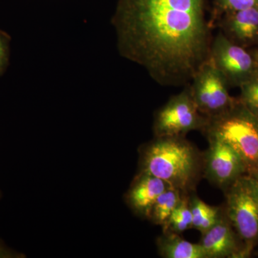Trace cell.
Wrapping results in <instances>:
<instances>
[{
	"label": "cell",
	"mask_w": 258,
	"mask_h": 258,
	"mask_svg": "<svg viewBox=\"0 0 258 258\" xmlns=\"http://www.w3.org/2000/svg\"><path fill=\"white\" fill-rule=\"evenodd\" d=\"M203 132L229 144L242 158L247 174L258 171V117L238 100L221 114L208 118Z\"/></svg>",
	"instance_id": "obj_3"
},
{
	"label": "cell",
	"mask_w": 258,
	"mask_h": 258,
	"mask_svg": "<svg viewBox=\"0 0 258 258\" xmlns=\"http://www.w3.org/2000/svg\"><path fill=\"white\" fill-rule=\"evenodd\" d=\"M0 254H1V255H3V254H2V253H0Z\"/></svg>",
	"instance_id": "obj_21"
},
{
	"label": "cell",
	"mask_w": 258,
	"mask_h": 258,
	"mask_svg": "<svg viewBox=\"0 0 258 258\" xmlns=\"http://www.w3.org/2000/svg\"><path fill=\"white\" fill-rule=\"evenodd\" d=\"M183 195H184L179 190L169 186L157 198L149 220L164 228L173 211L181 201Z\"/></svg>",
	"instance_id": "obj_13"
},
{
	"label": "cell",
	"mask_w": 258,
	"mask_h": 258,
	"mask_svg": "<svg viewBox=\"0 0 258 258\" xmlns=\"http://www.w3.org/2000/svg\"><path fill=\"white\" fill-rule=\"evenodd\" d=\"M253 52L254 57H255V60H256V62H257V68H258V50L254 51V52Z\"/></svg>",
	"instance_id": "obj_20"
},
{
	"label": "cell",
	"mask_w": 258,
	"mask_h": 258,
	"mask_svg": "<svg viewBox=\"0 0 258 258\" xmlns=\"http://www.w3.org/2000/svg\"><path fill=\"white\" fill-rule=\"evenodd\" d=\"M189 195H183L181 201L173 211L163 232H172L181 234L192 228V216L189 205Z\"/></svg>",
	"instance_id": "obj_15"
},
{
	"label": "cell",
	"mask_w": 258,
	"mask_h": 258,
	"mask_svg": "<svg viewBox=\"0 0 258 258\" xmlns=\"http://www.w3.org/2000/svg\"><path fill=\"white\" fill-rule=\"evenodd\" d=\"M202 234L200 244L207 258L245 257L242 244L223 209L217 223Z\"/></svg>",
	"instance_id": "obj_9"
},
{
	"label": "cell",
	"mask_w": 258,
	"mask_h": 258,
	"mask_svg": "<svg viewBox=\"0 0 258 258\" xmlns=\"http://www.w3.org/2000/svg\"><path fill=\"white\" fill-rule=\"evenodd\" d=\"M209 57L230 87H240L258 71L253 52L232 42L221 31L212 39Z\"/></svg>",
	"instance_id": "obj_7"
},
{
	"label": "cell",
	"mask_w": 258,
	"mask_h": 258,
	"mask_svg": "<svg viewBox=\"0 0 258 258\" xmlns=\"http://www.w3.org/2000/svg\"><path fill=\"white\" fill-rule=\"evenodd\" d=\"M238 101L251 113L258 117V71L250 79L242 83Z\"/></svg>",
	"instance_id": "obj_17"
},
{
	"label": "cell",
	"mask_w": 258,
	"mask_h": 258,
	"mask_svg": "<svg viewBox=\"0 0 258 258\" xmlns=\"http://www.w3.org/2000/svg\"><path fill=\"white\" fill-rule=\"evenodd\" d=\"M209 147L203 153V176L217 187L225 190L241 176L247 174L238 154L220 139L207 137Z\"/></svg>",
	"instance_id": "obj_8"
},
{
	"label": "cell",
	"mask_w": 258,
	"mask_h": 258,
	"mask_svg": "<svg viewBox=\"0 0 258 258\" xmlns=\"http://www.w3.org/2000/svg\"><path fill=\"white\" fill-rule=\"evenodd\" d=\"M249 175L253 176L254 179L256 180V181H257L258 184V171H255V172L252 173V174H249Z\"/></svg>",
	"instance_id": "obj_19"
},
{
	"label": "cell",
	"mask_w": 258,
	"mask_h": 258,
	"mask_svg": "<svg viewBox=\"0 0 258 258\" xmlns=\"http://www.w3.org/2000/svg\"><path fill=\"white\" fill-rule=\"evenodd\" d=\"M208 118L199 111L191 96L189 84L159 108L154 115L155 137H185L191 131H203Z\"/></svg>",
	"instance_id": "obj_5"
},
{
	"label": "cell",
	"mask_w": 258,
	"mask_h": 258,
	"mask_svg": "<svg viewBox=\"0 0 258 258\" xmlns=\"http://www.w3.org/2000/svg\"><path fill=\"white\" fill-rule=\"evenodd\" d=\"M215 28L241 46L258 43V7L224 15Z\"/></svg>",
	"instance_id": "obj_10"
},
{
	"label": "cell",
	"mask_w": 258,
	"mask_h": 258,
	"mask_svg": "<svg viewBox=\"0 0 258 258\" xmlns=\"http://www.w3.org/2000/svg\"><path fill=\"white\" fill-rule=\"evenodd\" d=\"M253 7H258V0H212L209 25L213 30L217 22L224 15Z\"/></svg>",
	"instance_id": "obj_16"
},
{
	"label": "cell",
	"mask_w": 258,
	"mask_h": 258,
	"mask_svg": "<svg viewBox=\"0 0 258 258\" xmlns=\"http://www.w3.org/2000/svg\"><path fill=\"white\" fill-rule=\"evenodd\" d=\"M169 187L167 183L157 176L139 171L129 188L125 200L136 215L149 219L157 198Z\"/></svg>",
	"instance_id": "obj_11"
},
{
	"label": "cell",
	"mask_w": 258,
	"mask_h": 258,
	"mask_svg": "<svg viewBox=\"0 0 258 258\" xmlns=\"http://www.w3.org/2000/svg\"><path fill=\"white\" fill-rule=\"evenodd\" d=\"M10 41V35L0 30V76L5 74L9 64Z\"/></svg>",
	"instance_id": "obj_18"
},
{
	"label": "cell",
	"mask_w": 258,
	"mask_h": 258,
	"mask_svg": "<svg viewBox=\"0 0 258 258\" xmlns=\"http://www.w3.org/2000/svg\"><path fill=\"white\" fill-rule=\"evenodd\" d=\"M226 216L235 231L247 257L258 242V184L248 174L241 176L225 190Z\"/></svg>",
	"instance_id": "obj_4"
},
{
	"label": "cell",
	"mask_w": 258,
	"mask_h": 258,
	"mask_svg": "<svg viewBox=\"0 0 258 258\" xmlns=\"http://www.w3.org/2000/svg\"><path fill=\"white\" fill-rule=\"evenodd\" d=\"M139 167L189 195L203 175V153L185 137H155L141 149Z\"/></svg>",
	"instance_id": "obj_2"
},
{
	"label": "cell",
	"mask_w": 258,
	"mask_h": 258,
	"mask_svg": "<svg viewBox=\"0 0 258 258\" xmlns=\"http://www.w3.org/2000/svg\"><path fill=\"white\" fill-rule=\"evenodd\" d=\"M209 0H118L111 24L120 55L163 86H185L209 57Z\"/></svg>",
	"instance_id": "obj_1"
},
{
	"label": "cell",
	"mask_w": 258,
	"mask_h": 258,
	"mask_svg": "<svg viewBox=\"0 0 258 258\" xmlns=\"http://www.w3.org/2000/svg\"><path fill=\"white\" fill-rule=\"evenodd\" d=\"M189 86L199 111L208 118L221 114L237 101L230 96L227 80L210 57L200 66Z\"/></svg>",
	"instance_id": "obj_6"
},
{
	"label": "cell",
	"mask_w": 258,
	"mask_h": 258,
	"mask_svg": "<svg viewBox=\"0 0 258 258\" xmlns=\"http://www.w3.org/2000/svg\"><path fill=\"white\" fill-rule=\"evenodd\" d=\"M158 251L166 258H207L200 243L195 244L172 232H163L158 238Z\"/></svg>",
	"instance_id": "obj_12"
},
{
	"label": "cell",
	"mask_w": 258,
	"mask_h": 258,
	"mask_svg": "<svg viewBox=\"0 0 258 258\" xmlns=\"http://www.w3.org/2000/svg\"><path fill=\"white\" fill-rule=\"evenodd\" d=\"M189 205L192 216V228L202 233L215 225L221 215L222 208L210 206L195 195L189 197Z\"/></svg>",
	"instance_id": "obj_14"
}]
</instances>
